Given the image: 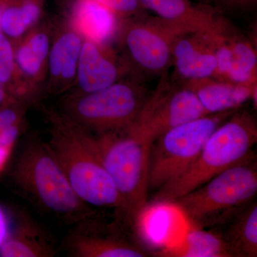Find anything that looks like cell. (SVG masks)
Returning a JSON list of instances; mask_svg holds the SVG:
<instances>
[{
  "mask_svg": "<svg viewBox=\"0 0 257 257\" xmlns=\"http://www.w3.org/2000/svg\"><path fill=\"white\" fill-rule=\"evenodd\" d=\"M211 30L187 32L176 37L172 64L179 81L215 77L217 62Z\"/></svg>",
  "mask_w": 257,
  "mask_h": 257,
  "instance_id": "obj_14",
  "label": "cell"
},
{
  "mask_svg": "<svg viewBox=\"0 0 257 257\" xmlns=\"http://www.w3.org/2000/svg\"><path fill=\"white\" fill-rule=\"evenodd\" d=\"M213 230L224 240L234 257L257 256V204L248 203Z\"/></svg>",
  "mask_w": 257,
  "mask_h": 257,
  "instance_id": "obj_19",
  "label": "cell"
},
{
  "mask_svg": "<svg viewBox=\"0 0 257 257\" xmlns=\"http://www.w3.org/2000/svg\"><path fill=\"white\" fill-rule=\"evenodd\" d=\"M181 34L160 18L145 14L121 20L118 36L137 68L161 77L172 65V47Z\"/></svg>",
  "mask_w": 257,
  "mask_h": 257,
  "instance_id": "obj_9",
  "label": "cell"
},
{
  "mask_svg": "<svg viewBox=\"0 0 257 257\" xmlns=\"http://www.w3.org/2000/svg\"><path fill=\"white\" fill-rule=\"evenodd\" d=\"M163 257H234L217 233L211 229L192 226L182 243L155 252Z\"/></svg>",
  "mask_w": 257,
  "mask_h": 257,
  "instance_id": "obj_22",
  "label": "cell"
},
{
  "mask_svg": "<svg viewBox=\"0 0 257 257\" xmlns=\"http://www.w3.org/2000/svg\"><path fill=\"white\" fill-rule=\"evenodd\" d=\"M108 231L101 219L74 226L64 241L74 257H145V248Z\"/></svg>",
  "mask_w": 257,
  "mask_h": 257,
  "instance_id": "obj_13",
  "label": "cell"
},
{
  "mask_svg": "<svg viewBox=\"0 0 257 257\" xmlns=\"http://www.w3.org/2000/svg\"><path fill=\"white\" fill-rule=\"evenodd\" d=\"M182 83L194 93L209 114L236 110L250 99L256 106V84L245 85L213 77Z\"/></svg>",
  "mask_w": 257,
  "mask_h": 257,
  "instance_id": "obj_17",
  "label": "cell"
},
{
  "mask_svg": "<svg viewBox=\"0 0 257 257\" xmlns=\"http://www.w3.org/2000/svg\"><path fill=\"white\" fill-rule=\"evenodd\" d=\"M53 30V24L40 22L13 44L19 78L25 98L31 105L45 94Z\"/></svg>",
  "mask_w": 257,
  "mask_h": 257,
  "instance_id": "obj_11",
  "label": "cell"
},
{
  "mask_svg": "<svg viewBox=\"0 0 257 257\" xmlns=\"http://www.w3.org/2000/svg\"><path fill=\"white\" fill-rule=\"evenodd\" d=\"M46 0H12L5 10L1 32L13 44L42 22Z\"/></svg>",
  "mask_w": 257,
  "mask_h": 257,
  "instance_id": "obj_23",
  "label": "cell"
},
{
  "mask_svg": "<svg viewBox=\"0 0 257 257\" xmlns=\"http://www.w3.org/2000/svg\"><path fill=\"white\" fill-rule=\"evenodd\" d=\"M149 95L140 83L119 79L97 92L67 94L60 111L87 133H111L131 126Z\"/></svg>",
  "mask_w": 257,
  "mask_h": 257,
  "instance_id": "obj_6",
  "label": "cell"
},
{
  "mask_svg": "<svg viewBox=\"0 0 257 257\" xmlns=\"http://www.w3.org/2000/svg\"><path fill=\"white\" fill-rule=\"evenodd\" d=\"M256 143L254 116L247 111H235L211 134L194 163L178 178L157 191L151 202L171 204L247 158Z\"/></svg>",
  "mask_w": 257,
  "mask_h": 257,
  "instance_id": "obj_3",
  "label": "cell"
},
{
  "mask_svg": "<svg viewBox=\"0 0 257 257\" xmlns=\"http://www.w3.org/2000/svg\"><path fill=\"white\" fill-rule=\"evenodd\" d=\"M20 192L41 210L71 226L100 219L98 210L78 197L47 143L28 140L13 172Z\"/></svg>",
  "mask_w": 257,
  "mask_h": 257,
  "instance_id": "obj_2",
  "label": "cell"
},
{
  "mask_svg": "<svg viewBox=\"0 0 257 257\" xmlns=\"http://www.w3.org/2000/svg\"><path fill=\"white\" fill-rule=\"evenodd\" d=\"M11 1L12 0H0V22H1L2 16H3L5 10L8 8ZM0 32H1V28H0Z\"/></svg>",
  "mask_w": 257,
  "mask_h": 257,
  "instance_id": "obj_31",
  "label": "cell"
},
{
  "mask_svg": "<svg viewBox=\"0 0 257 257\" xmlns=\"http://www.w3.org/2000/svg\"><path fill=\"white\" fill-rule=\"evenodd\" d=\"M15 100H18V99H15L10 95L4 86L0 83V106Z\"/></svg>",
  "mask_w": 257,
  "mask_h": 257,
  "instance_id": "obj_30",
  "label": "cell"
},
{
  "mask_svg": "<svg viewBox=\"0 0 257 257\" xmlns=\"http://www.w3.org/2000/svg\"><path fill=\"white\" fill-rule=\"evenodd\" d=\"M10 232L8 216L5 214L3 208L0 206V246L3 244L5 240L8 239Z\"/></svg>",
  "mask_w": 257,
  "mask_h": 257,
  "instance_id": "obj_28",
  "label": "cell"
},
{
  "mask_svg": "<svg viewBox=\"0 0 257 257\" xmlns=\"http://www.w3.org/2000/svg\"><path fill=\"white\" fill-rule=\"evenodd\" d=\"M126 69L118 64L107 46L84 40L74 92L87 94L104 89L121 79Z\"/></svg>",
  "mask_w": 257,
  "mask_h": 257,
  "instance_id": "obj_15",
  "label": "cell"
},
{
  "mask_svg": "<svg viewBox=\"0 0 257 257\" xmlns=\"http://www.w3.org/2000/svg\"><path fill=\"white\" fill-rule=\"evenodd\" d=\"M55 253L50 238L35 223L25 217L0 246L2 257H51L55 256Z\"/></svg>",
  "mask_w": 257,
  "mask_h": 257,
  "instance_id": "obj_21",
  "label": "cell"
},
{
  "mask_svg": "<svg viewBox=\"0 0 257 257\" xmlns=\"http://www.w3.org/2000/svg\"><path fill=\"white\" fill-rule=\"evenodd\" d=\"M84 39L67 19L54 25L45 84V94H64L75 86Z\"/></svg>",
  "mask_w": 257,
  "mask_h": 257,
  "instance_id": "obj_12",
  "label": "cell"
},
{
  "mask_svg": "<svg viewBox=\"0 0 257 257\" xmlns=\"http://www.w3.org/2000/svg\"><path fill=\"white\" fill-rule=\"evenodd\" d=\"M86 133L124 201L128 222L134 226L149 202L152 142L130 126L99 135Z\"/></svg>",
  "mask_w": 257,
  "mask_h": 257,
  "instance_id": "obj_5",
  "label": "cell"
},
{
  "mask_svg": "<svg viewBox=\"0 0 257 257\" xmlns=\"http://www.w3.org/2000/svg\"><path fill=\"white\" fill-rule=\"evenodd\" d=\"M236 110L210 114L171 128L152 143L148 189L156 192L194 163L208 139Z\"/></svg>",
  "mask_w": 257,
  "mask_h": 257,
  "instance_id": "obj_7",
  "label": "cell"
},
{
  "mask_svg": "<svg viewBox=\"0 0 257 257\" xmlns=\"http://www.w3.org/2000/svg\"><path fill=\"white\" fill-rule=\"evenodd\" d=\"M110 10L121 20L138 18L146 14L139 0H94Z\"/></svg>",
  "mask_w": 257,
  "mask_h": 257,
  "instance_id": "obj_26",
  "label": "cell"
},
{
  "mask_svg": "<svg viewBox=\"0 0 257 257\" xmlns=\"http://www.w3.org/2000/svg\"><path fill=\"white\" fill-rule=\"evenodd\" d=\"M175 206L163 202H148L134 226L147 246L158 251L169 246L176 223ZM156 251V252H157Z\"/></svg>",
  "mask_w": 257,
  "mask_h": 257,
  "instance_id": "obj_20",
  "label": "cell"
},
{
  "mask_svg": "<svg viewBox=\"0 0 257 257\" xmlns=\"http://www.w3.org/2000/svg\"><path fill=\"white\" fill-rule=\"evenodd\" d=\"M199 2H202V3H208V0H198Z\"/></svg>",
  "mask_w": 257,
  "mask_h": 257,
  "instance_id": "obj_32",
  "label": "cell"
},
{
  "mask_svg": "<svg viewBox=\"0 0 257 257\" xmlns=\"http://www.w3.org/2000/svg\"><path fill=\"white\" fill-rule=\"evenodd\" d=\"M67 20L84 40L107 46L118 36L121 19L94 0H69Z\"/></svg>",
  "mask_w": 257,
  "mask_h": 257,
  "instance_id": "obj_18",
  "label": "cell"
},
{
  "mask_svg": "<svg viewBox=\"0 0 257 257\" xmlns=\"http://www.w3.org/2000/svg\"><path fill=\"white\" fill-rule=\"evenodd\" d=\"M50 126L47 146L74 192L88 205L112 209L126 219V206L87 133L60 111L45 110Z\"/></svg>",
  "mask_w": 257,
  "mask_h": 257,
  "instance_id": "obj_1",
  "label": "cell"
},
{
  "mask_svg": "<svg viewBox=\"0 0 257 257\" xmlns=\"http://www.w3.org/2000/svg\"><path fill=\"white\" fill-rule=\"evenodd\" d=\"M12 150L7 148L0 145V174L2 173L5 167H6L7 163L10 157Z\"/></svg>",
  "mask_w": 257,
  "mask_h": 257,
  "instance_id": "obj_29",
  "label": "cell"
},
{
  "mask_svg": "<svg viewBox=\"0 0 257 257\" xmlns=\"http://www.w3.org/2000/svg\"><path fill=\"white\" fill-rule=\"evenodd\" d=\"M218 9L229 11H248L256 7L257 0H212Z\"/></svg>",
  "mask_w": 257,
  "mask_h": 257,
  "instance_id": "obj_27",
  "label": "cell"
},
{
  "mask_svg": "<svg viewBox=\"0 0 257 257\" xmlns=\"http://www.w3.org/2000/svg\"><path fill=\"white\" fill-rule=\"evenodd\" d=\"M0 83L15 99L32 106L25 98L19 78L14 45L2 32H0Z\"/></svg>",
  "mask_w": 257,
  "mask_h": 257,
  "instance_id": "obj_24",
  "label": "cell"
},
{
  "mask_svg": "<svg viewBox=\"0 0 257 257\" xmlns=\"http://www.w3.org/2000/svg\"><path fill=\"white\" fill-rule=\"evenodd\" d=\"M256 194L257 163L253 152L171 204L193 226L214 229L254 200Z\"/></svg>",
  "mask_w": 257,
  "mask_h": 257,
  "instance_id": "obj_4",
  "label": "cell"
},
{
  "mask_svg": "<svg viewBox=\"0 0 257 257\" xmlns=\"http://www.w3.org/2000/svg\"><path fill=\"white\" fill-rule=\"evenodd\" d=\"M211 33L217 62L214 77L256 85L257 54L251 42L223 16L211 28Z\"/></svg>",
  "mask_w": 257,
  "mask_h": 257,
  "instance_id": "obj_10",
  "label": "cell"
},
{
  "mask_svg": "<svg viewBox=\"0 0 257 257\" xmlns=\"http://www.w3.org/2000/svg\"><path fill=\"white\" fill-rule=\"evenodd\" d=\"M208 114L194 92L166 73L130 127L153 143L171 128Z\"/></svg>",
  "mask_w": 257,
  "mask_h": 257,
  "instance_id": "obj_8",
  "label": "cell"
},
{
  "mask_svg": "<svg viewBox=\"0 0 257 257\" xmlns=\"http://www.w3.org/2000/svg\"><path fill=\"white\" fill-rule=\"evenodd\" d=\"M145 10L153 12L181 33L209 30L222 15L209 3L190 0H139Z\"/></svg>",
  "mask_w": 257,
  "mask_h": 257,
  "instance_id": "obj_16",
  "label": "cell"
},
{
  "mask_svg": "<svg viewBox=\"0 0 257 257\" xmlns=\"http://www.w3.org/2000/svg\"><path fill=\"white\" fill-rule=\"evenodd\" d=\"M28 103L15 100L0 106V133L15 125L25 124Z\"/></svg>",
  "mask_w": 257,
  "mask_h": 257,
  "instance_id": "obj_25",
  "label": "cell"
}]
</instances>
